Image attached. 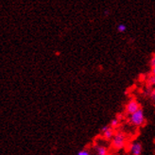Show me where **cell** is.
<instances>
[{
    "label": "cell",
    "instance_id": "8992f818",
    "mask_svg": "<svg viewBox=\"0 0 155 155\" xmlns=\"http://www.w3.org/2000/svg\"><path fill=\"white\" fill-rule=\"evenodd\" d=\"M97 150V155H108V149L107 147L103 145H99L96 147Z\"/></svg>",
    "mask_w": 155,
    "mask_h": 155
},
{
    "label": "cell",
    "instance_id": "4fadbf2b",
    "mask_svg": "<svg viewBox=\"0 0 155 155\" xmlns=\"http://www.w3.org/2000/svg\"><path fill=\"white\" fill-rule=\"evenodd\" d=\"M152 69H151V75H153V76H155V66H153V67H151Z\"/></svg>",
    "mask_w": 155,
    "mask_h": 155
},
{
    "label": "cell",
    "instance_id": "52a82bcc",
    "mask_svg": "<svg viewBox=\"0 0 155 155\" xmlns=\"http://www.w3.org/2000/svg\"><path fill=\"white\" fill-rule=\"evenodd\" d=\"M110 127H112L113 129H115L119 126V119L118 118H113L111 121H110Z\"/></svg>",
    "mask_w": 155,
    "mask_h": 155
},
{
    "label": "cell",
    "instance_id": "5b68a950",
    "mask_svg": "<svg viewBox=\"0 0 155 155\" xmlns=\"http://www.w3.org/2000/svg\"><path fill=\"white\" fill-rule=\"evenodd\" d=\"M114 129H113L112 127L110 126H104L103 128H101V130H100V133H101V135L104 139L106 140H112L114 135Z\"/></svg>",
    "mask_w": 155,
    "mask_h": 155
},
{
    "label": "cell",
    "instance_id": "7c38bea8",
    "mask_svg": "<svg viewBox=\"0 0 155 155\" xmlns=\"http://www.w3.org/2000/svg\"><path fill=\"white\" fill-rule=\"evenodd\" d=\"M150 97H151V99H152L153 101L155 102V90L151 93V96H150Z\"/></svg>",
    "mask_w": 155,
    "mask_h": 155
},
{
    "label": "cell",
    "instance_id": "30bf717a",
    "mask_svg": "<svg viewBox=\"0 0 155 155\" xmlns=\"http://www.w3.org/2000/svg\"><path fill=\"white\" fill-rule=\"evenodd\" d=\"M77 155H92V154H91L88 150H81V151L78 152Z\"/></svg>",
    "mask_w": 155,
    "mask_h": 155
},
{
    "label": "cell",
    "instance_id": "8fae6325",
    "mask_svg": "<svg viewBox=\"0 0 155 155\" xmlns=\"http://www.w3.org/2000/svg\"><path fill=\"white\" fill-rule=\"evenodd\" d=\"M150 65H151V67L155 66V55H153V57L150 60Z\"/></svg>",
    "mask_w": 155,
    "mask_h": 155
},
{
    "label": "cell",
    "instance_id": "3957f363",
    "mask_svg": "<svg viewBox=\"0 0 155 155\" xmlns=\"http://www.w3.org/2000/svg\"><path fill=\"white\" fill-rule=\"evenodd\" d=\"M125 109H126V113L128 114H131L140 109V104H139V102L136 99H130L127 103Z\"/></svg>",
    "mask_w": 155,
    "mask_h": 155
},
{
    "label": "cell",
    "instance_id": "9c48e42d",
    "mask_svg": "<svg viewBox=\"0 0 155 155\" xmlns=\"http://www.w3.org/2000/svg\"><path fill=\"white\" fill-rule=\"evenodd\" d=\"M149 83L150 85H155V76L150 75V77L149 78Z\"/></svg>",
    "mask_w": 155,
    "mask_h": 155
},
{
    "label": "cell",
    "instance_id": "7a4b0ae2",
    "mask_svg": "<svg viewBox=\"0 0 155 155\" xmlns=\"http://www.w3.org/2000/svg\"><path fill=\"white\" fill-rule=\"evenodd\" d=\"M129 121L130 122L131 125H134V127H142L146 122V116H145V114L142 108H140V109L136 111L135 113L130 114Z\"/></svg>",
    "mask_w": 155,
    "mask_h": 155
},
{
    "label": "cell",
    "instance_id": "6da1fadb",
    "mask_svg": "<svg viewBox=\"0 0 155 155\" xmlns=\"http://www.w3.org/2000/svg\"><path fill=\"white\" fill-rule=\"evenodd\" d=\"M127 135L122 131H116L112 139V146L114 150H122L126 146Z\"/></svg>",
    "mask_w": 155,
    "mask_h": 155
},
{
    "label": "cell",
    "instance_id": "277c9868",
    "mask_svg": "<svg viewBox=\"0 0 155 155\" xmlns=\"http://www.w3.org/2000/svg\"><path fill=\"white\" fill-rule=\"evenodd\" d=\"M143 151L142 144L139 141H134L130 145V152L131 155H141Z\"/></svg>",
    "mask_w": 155,
    "mask_h": 155
},
{
    "label": "cell",
    "instance_id": "ba28073f",
    "mask_svg": "<svg viewBox=\"0 0 155 155\" xmlns=\"http://www.w3.org/2000/svg\"><path fill=\"white\" fill-rule=\"evenodd\" d=\"M126 26L125 25H124V24H119L118 26H117V30H118V31L119 32H124V31H125V30H126Z\"/></svg>",
    "mask_w": 155,
    "mask_h": 155
}]
</instances>
